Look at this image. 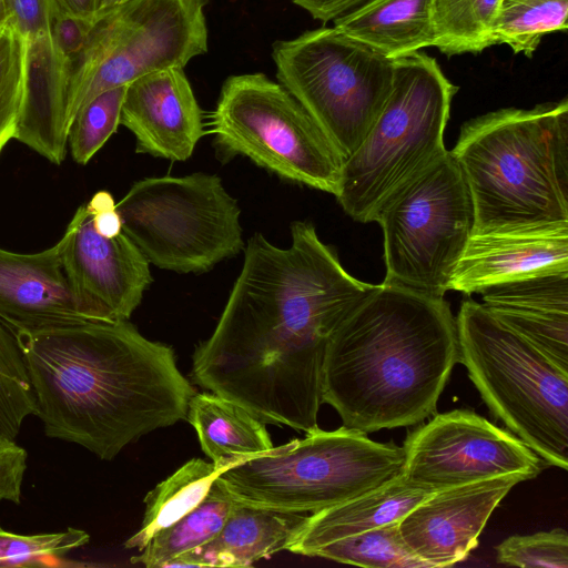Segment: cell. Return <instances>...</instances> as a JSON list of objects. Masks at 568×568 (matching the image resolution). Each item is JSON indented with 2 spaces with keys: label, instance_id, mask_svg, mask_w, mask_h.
Listing matches in <instances>:
<instances>
[{
  "label": "cell",
  "instance_id": "19",
  "mask_svg": "<svg viewBox=\"0 0 568 568\" xmlns=\"http://www.w3.org/2000/svg\"><path fill=\"white\" fill-rule=\"evenodd\" d=\"M479 294L498 321L568 373V273L523 277Z\"/></svg>",
  "mask_w": 568,
  "mask_h": 568
},
{
  "label": "cell",
  "instance_id": "27",
  "mask_svg": "<svg viewBox=\"0 0 568 568\" xmlns=\"http://www.w3.org/2000/svg\"><path fill=\"white\" fill-rule=\"evenodd\" d=\"M567 20L568 0H500L491 39L531 57L546 33L567 29Z\"/></svg>",
  "mask_w": 568,
  "mask_h": 568
},
{
  "label": "cell",
  "instance_id": "13",
  "mask_svg": "<svg viewBox=\"0 0 568 568\" xmlns=\"http://www.w3.org/2000/svg\"><path fill=\"white\" fill-rule=\"evenodd\" d=\"M403 448L404 480L433 493L508 475L528 480L548 467L511 432L468 409L436 414Z\"/></svg>",
  "mask_w": 568,
  "mask_h": 568
},
{
  "label": "cell",
  "instance_id": "18",
  "mask_svg": "<svg viewBox=\"0 0 568 568\" xmlns=\"http://www.w3.org/2000/svg\"><path fill=\"white\" fill-rule=\"evenodd\" d=\"M568 273V224L471 234L449 290L466 295L523 277Z\"/></svg>",
  "mask_w": 568,
  "mask_h": 568
},
{
  "label": "cell",
  "instance_id": "21",
  "mask_svg": "<svg viewBox=\"0 0 568 568\" xmlns=\"http://www.w3.org/2000/svg\"><path fill=\"white\" fill-rule=\"evenodd\" d=\"M306 515L237 503L209 542L172 559L165 567H248L285 550Z\"/></svg>",
  "mask_w": 568,
  "mask_h": 568
},
{
  "label": "cell",
  "instance_id": "7",
  "mask_svg": "<svg viewBox=\"0 0 568 568\" xmlns=\"http://www.w3.org/2000/svg\"><path fill=\"white\" fill-rule=\"evenodd\" d=\"M390 94L357 150L344 161L335 197L367 223L396 187L447 150L444 133L457 91L436 59L416 51L394 59Z\"/></svg>",
  "mask_w": 568,
  "mask_h": 568
},
{
  "label": "cell",
  "instance_id": "26",
  "mask_svg": "<svg viewBox=\"0 0 568 568\" xmlns=\"http://www.w3.org/2000/svg\"><path fill=\"white\" fill-rule=\"evenodd\" d=\"M500 0H429L435 44L450 57L494 45L491 28Z\"/></svg>",
  "mask_w": 568,
  "mask_h": 568
},
{
  "label": "cell",
  "instance_id": "38",
  "mask_svg": "<svg viewBox=\"0 0 568 568\" xmlns=\"http://www.w3.org/2000/svg\"><path fill=\"white\" fill-rule=\"evenodd\" d=\"M63 12L78 17H95L100 0H58Z\"/></svg>",
  "mask_w": 568,
  "mask_h": 568
},
{
  "label": "cell",
  "instance_id": "30",
  "mask_svg": "<svg viewBox=\"0 0 568 568\" xmlns=\"http://www.w3.org/2000/svg\"><path fill=\"white\" fill-rule=\"evenodd\" d=\"M125 90L122 85L102 92L75 115L68 143L77 163L87 164L116 131Z\"/></svg>",
  "mask_w": 568,
  "mask_h": 568
},
{
  "label": "cell",
  "instance_id": "5",
  "mask_svg": "<svg viewBox=\"0 0 568 568\" xmlns=\"http://www.w3.org/2000/svg\"><path fill=\"white\" fill-rule=\"evenodd\" d=\"M459 357L495 418L547 466L568 468V373L483 304L456 316Z\"/></svg>",
  "mask_w": 568,
  "mask_h": 568
},
{
  "label": "cell",
  "instance_id": "32",
  "mask_svg": "<svg viewBox=\"0 0 568 568\" xmlns=\"http://www.w3.org/2000/svg\"><path fill=\"white\" fill-rule=\"evenodd\" d=\"M496 559L523 568H568V534L555 528L509 536L496 547Z\"/></svg>",
  "mask_w": 568,
  "mask_h": 568
},
{
  "label": "cell",
  "instance_id": "4",
  "mask_svg": "<svg viewBox=\"0 0 568 568\" xmlns=\"http://www.w3.org/2000/svg\"><path fill=\"white\" fill-rule=\"evenodd\" d=\"M468 185L473 234L568 224V100L466 121L450 151Z\"/></svg>",
  "mask_w": 568,
  "mask_h": 568
},
{
  "label": "cell",
  "instance_id": "17",
  "mask_svg": "<svg viewBox=\"0 0 568 568\" xmlns=\"http://www.w3.org/2000/svg\"><path fill=\"white\" fill-rule=\"evenodd\" d=\"M120 124L135 138V152L171 161L192 156L206 134L203 111L180 68L143 75L126 85Z\"/></svg>",
  "mask_w": 568,
  "mask_h": 568
},
{
  "label": "cell",
  "instance_id": "8",
  "mask_svg": "<svg viewBox=\"0 0 568 568\" xmlns=\"http://www.w3.org/2000/svg\"><path fill=\"white\" fill-rule=\"evenodd\" d=\"M209 0H126L98 18L82 49L62 67L65 116L104 91L169 68L183 69L207 51Z\"/></svg>",
  "mask_w": 568,
  "mask_h": 568
},
{
  "label": "cell",
  "instance_id": "25",
  "mask_svg": "<svg viewBox=\"0 0 568 568\" xmlns=\"http://www.w3.org/2000/svg\"><path fill=\"white\" fill-rule=\"evenodd\" d=\"M236 505L237 501L214 481L194 509L156 532L139 555L131 557V562L164 568L175 557L212 540Z\"/></svg>",
  "mask_w": 568,
  "mask_h": 568
},
{
  "label": "cell",
  "instance_id": "14",
  "mask_svg": "<svg viewBox=\"0 0 568 568\" xmlns=\"http://www.w3.org/2000/svg\"><path fill=\"white\" fill-rule=\"evenodd\" d=\"M64 270L80 296L105 322L129 320L152 283L150 263L123 233L100 235L80 205L60 239Z\"/></svg>",
  "mask_w": 568,
  "mask_h": 568
},
{
  "label": "cell",
  "instance_id": "9",
  "mask_svg": "<svg viewBox=\"0 0 568 568\" xmlns=\"http://www.w3.org/2000/svg\"><path fill=\"white\" fill-rule=\"evenodd\" d=\"M205 129L225 161L242 155L282 180L337 194L344 159L296 99L261 72L224 81Z\"/></svg>",
  "mask_w": 568,
  "mask_h": 568
},
{
  "label": "cell",
  "instance_id": "33",
  "mask_svg": "<svg viewBox=\"0 0 568 568\" xmlns=\"http://www.w3.org/2000/svg\"><path fill=\"white\" fill-rule=\"evenodd\" d=\"M28 42L51 38L54 20L65 13L58 0H0Z\"/></svg>",
  "mask_w": 568,
  "mask_h": 568
},
{
  "label": "cell",
  "instance_id": "10",
  "mask_svg": "<svg viewBox=\"0 0 568 568\" xmlns=\"http://www.w3.org/2000/svg\"><path fill=\"white\" fill-rule=\"evenodd\" d=\"M276 78L348 159L382 112L395 63L335 27L273 43Z\"/></svg>",
  "mask_w": 568,
  "mask_h": 568
},
{
  "label": "cell",
  "instance_id": "23",
  "mask_svg": "<svg viewBox=\"0 0 568 568\" xmlns=\"http://www.w3.org/2000/svg\"><path fill=\"white\" fill-rule=\"evenodd\" d=\"M186 419L204 454L219 466L237 465L274 447L265 423L212 392L191 397Z\"/></svg>",
  "mask_w": 568,
  "mask_h": 568
},
{
  "label": "cell",
  "instance_id": "22",
  "mask_svg": "<svg viewBox=\"0 0 568 568\" xmlns=\"http://www.w3.org/2000/svg\"><path fill=\"white\" fill-rule=\"evenodd\" d=\"M334 27L390 59L435 44L429 0H368Z\"/></svg>",
  "mask_w": 568,
  "mask_h": 568
},
{
  "label": "cell",
  "instance_id": "29",
  "mask_svg": "<svg viewBox=\"0 0 568 568\" xmlns=\"http://www.w3.org/2000/svg\"><path fill=\"white\" fill-rule=\"evenodd\" d=\"M28 41L0 1V153L14 138L23 105Z\"/></svg>",
  "mask_w": 568,
  "mask_h": 568
},
{
  "label": "cell",
  "instance_id": "24",
  "mask_svg": "<svg viewBox=\"0 0 568 568\" xmlns=\"http://www.w3.org/2000/svg\"><path fill=\"white\" fill-rule=\"evenodd\" d=\"M231 467L200 458L187 460L146 494L141 528L124 541V547L142 550L156 532L194 509L205 498L216 478Z\"/></svg>",
  "mask_w": 568,
  "mask_h": 568
},
{
  "label": "cell",
  "instance_id": "16",
  "mask_svg": "<svg viewBox=\"0 0 568 568\" xmlns=\"http://www.w3.org/2000/svg\"><path fill=\"white\" fill-rule=\"evenodd\" d=\"M100 321L72 285L60 242L32 254L0 248V323L10 333Z\"/></svg>",
  "mask_w": 568,
  "mask_h": 568
},
{
  "label": "cell",
  "instance_id": "35",
  "mask_svg": "<svg viewBox=\"0 0 568 568\" xmlns=\"http://www.w3.org/2000/svg\"><path fill=\"white\" fill-rule=\"evenodd\" d=\"M98 18L61 13L53 22L51 37L57 51L64 58L77 54L84 45Z\"/></svg>",
  "mask_w": 568,
  "mask_h": 568
},
{
  "label": "cell",
  "instance_id": "36",
  "mask_svg": "<svg viewBox=\"0 0 568 568\" xmlns=\"http://www.w3.org/2000/svg\"><path fill=\"white\" fill-rule=\"evenodd\" d=\"M95 231L105 237H114L122 233V219L116 203L108 191L97 192L85 204Z\"/></svg>",
  "mask_w": 568,
  "mask_h": 568
},
{
  "label": "cell",
  "instance_id": "2",
  "mask_svg": "<svg viewBox=\"0 0 568 568\" xmlns=\"http://www.w3.org/2000/svg\"><path fill=\"white\" fill-rule=\"evenodd\" d=\"M47 437L112 460L140 437L186 419L192 384L174 351L129 320L11 332Z\"/></svg>",
  "mask_w": 568,
  "mask_h": 568
},
{
  "label": "cell",
  "instance_id": "6",
  "mask_svg": "<svg viewBox=\"0 0 568 568\" xmlns=\"http://www.w3.org/2000/svg\"><path fill=\"white\" fill-rule=\"evenodd\" d=\"M404 448L345 426L253 456L216 483L237 503L283 513H315L371 491L402 474Z\"/></svg>",
  "mask_w": 568,
  "mask_h": 568
},
{
  "label": "cell",
  "instance_id": "3",
  "mask_svg": "<svg viewBox=\"0 0 568 568\" xmlns=\"http://www.w3.org/2000/svg\"><path fill=\"white\" fill-rule=\"evenodd\" d=\"M459 361L447 301L382 283L331 339L323 403L343 426L365 434L418 425L435 413Z\"/></svg>",
  "mask_w": 568,
  "mask_h": 568
},
{
  "label": "cell",
  "instance_id": "34",
  "mask_svg": "<svg viewBox=\"0 0 568 568\" xmlns=\"http://www.w3.org/2000/svg\"><path fill=\"white\" fill-rule=\"evenodd\" d=\"M27 459V450L14 438L0 433V501L21 503Z\"/></svg>",
  "mask_w": 568,
  "mask_h": 568
},
{
  "label": "cell",
  "instance_id": "15",
  "mask_svg": "<svg viewBox=\"0 0 568 568\" xmlns=\"http://www.w3.org/2000/svg\"><path fill=\"white\" fill-rule=\"evenodd\" d=\"M520 481L508 475L434 491L398 523L404 542L429 568L465 560L495 508Z\"/></svg>",
  "mask_w": 568,
  "mask_h": 568
},
{
  "label": "cell",
  "instance_id": "28",
  "mask_svg": "<svg viewBox=\"0 0 568 568\" xmlns=\"http://www.w3.org/2000/svg\"><path fill=\"white\" fill-rule=\"evenodd\" d=\"M313 557L371 568H429L406 546L398 523L327 544Z\"/></svg>",
  "mask_w": 568,
  "mask_h": 568
},
{
  "label": "cell",
  "instance_id": "20",
  "mask_svg": "<svg viewBox=\"0 0 568 568\" xmlns=\"http://www.w3.org/2000/svg\"><path fill=\"white\" fill-rule=\"evenodd\" d=\"M432 494L412 486L399 475L361 496L306 515L285 550L313 557L327 544L399 523Z\"/></svg>",
  "mask_w": 568,
  "mask_h": 568
},
{
  "label": "cell",
  "instance_id": "31",
  "mask_svg": "<svg viewBox=\"0 0 568 568\" xmlns=\"http://www.w3.org/2000/svg\"><path fill=\"white\" fill-rule=\"evenodd\" d=\"M90 535L69 527L63 531L18 535L0 527V567H36L49 558H61L87 545Z\"/></svg>",
  "mask_w": 568,
  "mask_h": 568
},
{
  "label": "cell",
  "instance_id": "12",
  "mask_svg": "<svg viewBox=\"0 0 568 568\" xmlns=\"http://www.w3.org/2000/svg\"><path fill=\"white\" fill-rule=\"evenodd\" d=\"M116 210L123 233L162 270L207 272L245 247L240 206L216 174L139 180Z\"/></svg>",
  "mask_w": 568,
  "mask_h": 568
},
{
  "label": "cell",
  "instance_id": "1",
  "mask_svg": "<svg viewBox=\"0 0 568 568\" xmlns=\"http://www.w3.org/2000/svg\"><path fill=\"white\" fill-rule=\"evenodd\" d=\"M278 247L254 234L211 336L192 357L193 381L265 424L317 428L331 339L375 285L348 274L313 224L291 225Z\"/></svg>",
  "mask_w": 568,
  "mask_h": 568
},
{
  "label": "cell",
  "instance_id": "37",
  "mask_svg": "<svg viewBox=\"0 0 568 568\" xmlns=\"http://www.w3.org/2000/svg\"><path fill=\"white\" fill-rule=\"evenodd\" d=\"M307 11L313 19L327 22L346 13L367 0H292Z\"/></svg>",
  "mask_w": 568,
  "mask_h": 568
},
{
  "label": "cell",
  "instance_id": "39",
  "mask_svg": "<svg viewBox=\"0 0 568 568\" xmlns=\"http://www.w3.org/2000/svg\"><path fill=\"white\" fill-rule=\"evenodd\" d=\"M126 0H100L99 12L106 11Z\"/></svg>",
  "mask_w": 568,
  "mask_h": 568
},
{
  "label": "cell",
  "instance_id": "11",
  "mask_svg": "<svg viewBox=\"0 0 568 568\" xmlns=\"http://www.w3.org/2000/svg\"><path fill=\"white\" fill-rule=\"evenodd\" d=\"M369 222L384 234L383 283L444 297L474 227L471 195L450 151L392 191Z\"/></svg>",
  "mask_w": 568,
  "mask_h": 568
}]
</instances>
